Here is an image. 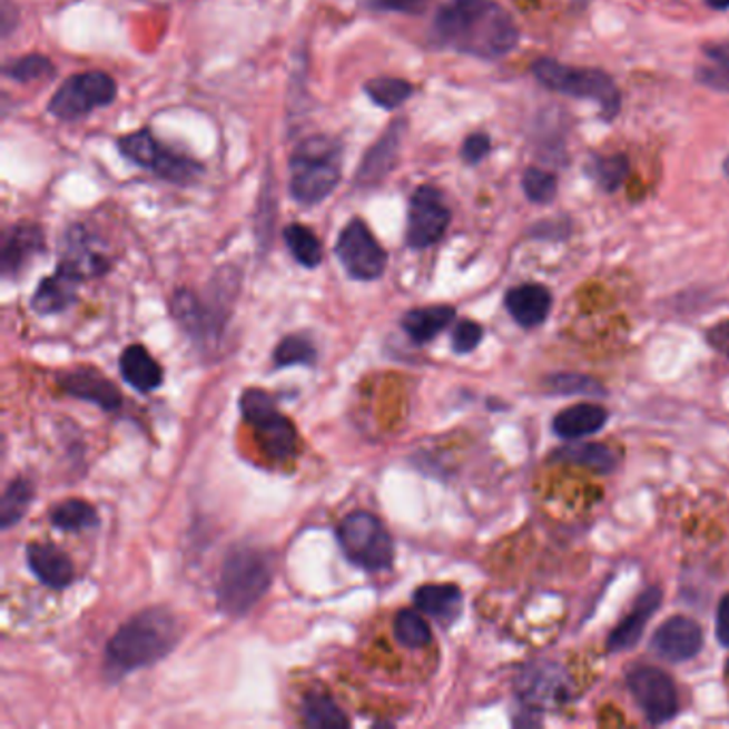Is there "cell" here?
<instances>
[{
	"instance_id": "1",
	"label": "cell",
	"mask_w": 729,
	"mask_h": 729,
	"mask_svg": "<svg viewBox=\"0 0 729 729\" xmlns=\"http://www.w3.org/2000/svg\"><path fill=\"white\" fill-rule=\"evenodd\" d=\"M434 35L460 55L496 60L520 41L512 16L496 0H450L434 18Z\"/></svg>"
},
{
	"instance_id": "2",
	"label": "cell",
	"mask_w": 729,
	"mask_h": 729,
	"mask_svg": "<svg viewBox=\"0 0 729 729\" xmlns=\"http://www.w3.org/2000/svg\"><path fill=\"white\" fill-rule=\"evenodd\" d=\"M180 640V624L162 608H148L125 622L106 650L109 672L127 674L167 657Z\"/></svg>"
},
{
	"instance_id": "3",
	"label": "cell",
	"mask_w": 729,
	"mask_h": 729,
	"mask_svg": "<svg viewBox=\"0 0 729 729\" xmlns=\"http://www.w3.org/2000/svg\"><path fill=\"white\" fill-rule=\"evenodd\" d=\"M272 561L268 554L255 548L234 550L220 569L218 578V608L229 617L248 614L270 591Z\"/></svg>"
},
{
	"instance_id": "4",
	"label": "cell",
	"mask_w": 729,
	"mask_h": 729,
	"mask_svg": "<svg viewBox=\"0 0 729 729\" xmlns=\"http://www.w3.org/2000/svg\"><path fill=\"white\" fill-rule=\"evenodd\" d=\"M341 144L327 137H311L297 146L289 159V190L297 204L315 206L334 193L341 183Z\"/></svg>"
},
{
	"instance_id": "5",
	"label": "cell",
	"mask_w": 729,
	"mask_h": 729,
	"mask_svg": "<svg viewBox=\"0 0 729 729\" xmlns=\"http://www.w3.org/2000/svg\"><path fill=\"white\" fill-rule=\"evenodd\" d=\"M535 78L550 90L573 99H593L605 118H614L621 109V92L614 80L599 69L569 67L552 58H540L533 65Z\"/></svg>"
},
{
	"instance_id": "6",
	"label": "cell",
	"mask_w": 729,
	"mask_h": 729,
	"mask_svg": "<svg viewBox=\"0 0 729 729\" xmlns=\"http://www.w3.org/2000/svg\"><path fill=\"white\" fill-rule=\"evenodd\" d=\"M244 422L255 431L262 450L276 462H287L297 454L299 436L294 422L280 413L276 401L259 387L244 390L240 396Z\"/></svg>"
},
{
	"instance_id": "7",
	"label": "cell",
	"mask_w": 729,
	"mask_h": 729,
	"mask_svg": "<svg viewBox=\"0 0 729 729\" xmlns=\"http://www.w3.org/2000/svg\"><path fill=\"white\" fill-rule=\"evenodd\" d=\"M338 543L353 565L385 571L394 563V540L375 513L352 512L338 524Z\"/></svg>"
},
{
	"instance_id": "8",
	"label": "cell",
	"mask_w": 729,
	"mask_h": 729,
	"mask_svg": "<svg viewBox=\"0 0 729 729\" xmlns=\"http://www.w3.org/2000/svg\"><path fill=\"white\" fill-rule=\"evenodd\" d=\"M118 150L129 161L155 171L159 178L167 183H174V185H189L204 174V167L199 162L162 146L161 141L148 129L120 137Z\"/></svg>"
},
{
	"instance_id": "9",
	"label": "cell",
	"mask_w": 729,
	"mask_h": 729,
	"mask_svg": "<svg viewBox=\"0 0 729 729\" xmlns=\"http://www.w3.org/2000/svg\"><path fill=\"white\" fill-rule=\"evenodd\" d=\"M118 95V86L108 73L104 71H88L71 76L56 90L48 111L58 120L76 122L88 116L92 109L108 108Z\"/></svg>"
},
{
	"instance_id": "10",
	"label": "cell",
	"mask_w": 729,
	"mask_h": 729,
	"mask_svg": "<svg viewBox=\"0 0 729 729\" xmlns=\"http://www.w3.org/2000/svg\"><path fill=\"white\" fill-rule=\"evenodd\" d=\"M336 255L347 274L357 280H377L387 266V253L359 218H353L341 231Z\"/></svg>"
},
{
	"instance_id": "11",
	"label": "cell",
	"mask_w": 729,
	"mask_h": 729,
	"mask_svg": "<svg viewBox=\"0 0 729 729\" xmlns=\"http://www.w3.org/2000/svg\"><path fill=\"white\" fill-rule=\"evenodd\" d=\"M450 220H452V213L441 190L434 187H420L408 201L406 244L415 250L433 246L445 236Z\"/></svg>"
},
{
	"instance_id": "12",
	"label": "cell",
	"mask_w": 729,
	"mask_h": 729,
	"mask_svg": "<svg viewBox=\"0 0 729 729\" xmlns=\"http://www.w3.org/2000/svg\"><path fill=\"white\" fill-rule=\"evenodd\" d=\"M627 684L644 717L652 726L668 723L678 712V696H676L672 678L657 668H636L627 676Z\"/></svg>"
},
{
	"instance_id": "13",
	"label": "cell",
	"mask_w": 729,
	"mask_h": 729,
	"mask_svg": "<svg viewBox=\"0 0 729 729\" xmlns=\"http://www.w3.org/2000/svg\"><path fill=\"white\" fill-rule=\"evenodd\" d=\"M108 253L104 250V243L95 238L86 227L76 225L67 229L62 244H60V264L58 268L71 272L76 278L88 280L99 278L109 270Z\"/></svg>"
},
{
	"instance_id": "14",
	"label": "cell",
	"mask_w": 729,
	"mask_h": 729,
	"mask_svg": "<svg viewBox=\"0 0 729 729\" xmlns=\"http://www.w3.org/2000/svg\"><path fill=\"white\" fill-rule=\"evenodd\" d=\"M702 647L703 633L700 624L687 617H674L663 622L650 642V649L654 654L672 663L693 659Z\"/></svg>"
},
{
	"instance_id": "15",
	"label": "cell",
	"mask_w": 729,
	"mask_h": 729,
	"mask_svg": "<svg viewBox=\"0 0 729 729\" xmlns=\"http://www.w3.org/2000/svg\"><path fill=\"white\" fill-rule=\"evenodd\" d=\"M58 383L65 394L101 406L104 411H116L122 405V396L116 385L95 368H76L60 375Z\"/></svg>"
},
{
	"instance_id": "16",
	"label": "cell",
	"mask_w": 729,
	"mask_h": 729,
	"mask_svg": "<svg viewBox=\"0 0 729 729\" xmlns=\"http://www.w3.org/2000/svg\"><path fill=\"white\" fill-rule=\"evenodd\" d=\"M518 691L520 700L533 708L550 706L565 696V676L556 666L548 663H533L522 670L518 678Z\"/></svg>"
},
{
	"instance_id": "17",
	"label": "cell",
	"mask_w": 729,
	"mask_h": 729,
	"mask_svg": "<svg viewBox=\"0 0 729 729\" xmlns=\"http://www.w3.org/2000/svg\"><path fill=\"white\" fill-rule=\"evenodd\" d=\"M403 134H405V122L398 120L366 152L364 162L357 167V176H355V183L357 185H362V187H375V185H378L392 171V167L396 165V159H398V152H401Z\"/></svg>"
},
{
	"instance_id": "18",
	"label": "cell",
	"mask_w": 729,
	"mask_h": 729,
	"mask_svg": "<svg viewBox=\"0 0 729 729\" xmlns=\"http://www.w3.org/2000/svg\"><path fill=\"white\" fill-rule=\"evenodd\" d=\"M28 568L37 580L55 591H62L73 582L71 559L52 543H30L27 548Z\"/></svg>"
},
{
	"instance_id": "19",
	"label": "cell",
	"mask_w": 729,
	"mask_h": 729,
	"mask_svg": "<svg viewBox=\"0 0 729 729\" xmlns=\"http://www.w3.org/2000/svg\"><path fill=\"white\" fill-rule=\"evenodd\" d=\"M46 246V238L39 225L22 223L16 225L2 240L0 248V268L4 276H13L27 268L28 262L39 255Z\"/></svg>"
},
{
	"instance_id": "20",
	"label": "cell",
	"mask_w": 729,
	"mask_h": 729,
	"mask_svg": "<svg viewBox=\"0 0 729 729\" xmlns=\"http://www.w3.org/2000/svg\"><path fill=\"white\" fill-rule=\"evenodd\" d=\"M661 589L650 587L649 591H644L642 597L638 599L636 608L631 610L629 617H624V621L617 624V629L610 633L608 638V650L610 652H621V650L633 649L638 644V640L642 638L647 624H649L654 610L661 605Z\"/></svg>"
},
{
	"instance_id": "21",
	"label": "cell",
	"mask_w": 729,
	"mask_h": 729,
	"mask_svg": "<svg viewBox=\"0 0 729 729\" xmlns=\"http://www.w3.org/2000/svg\"><path fill=\"white\" fill-rule=\"evenodd\" d=\"M505 306L510 311L515 324L522 327H535L543 324L550 308H552V294L543 285H520L510 289L505 296Z\"/></svg>"
},
{
	"instance_id": "22",
	"label": "cell",
	"mask_w": 729,
	"mask_h": 729,
	"mask_svg": "<svg viewBox=\"0 0 729 729\" xmlns=\"http://www.w3.org/2000/svg\"><path fill=\"white\" fill-rule=\"evenodd\" d=\"M80 283V278H76L71 272L58 268L52 276L43 278L41 285L37 287L30 302L32 311H37L39 315H56L67 311L78 297Z\"/></svg>"
},
{
	"instance_id": "23",
	"label": "cell",
	"mask_w": 729,
	"mask_h": 729,
	"mask_svg": "<svg viewBox=\"0 0 729 729\" xmlns=\"http://www.w3.org/2000/svg\"><path fill=\"white\" fill-rule=\"evenodd\" d=\"M454 317H456V311L445 304L413 308L403 317V329L413 343L424 345V343L434 341L447 325L454 322Z\"/></svg>"
},
{
	"instance_id": "24",
	"label": "cell",
	"mask_w": 729,
	"mask_h": 729,
	"mask_svg": "<svg viewBox=\"0 0 729 729\" xmlns=\"http://www.w3.org/2000/svg\"><path fill=\"white\" fill-rule=\"evenodd\" d=\"M120 373L137 392H152L162 383L159 362L141 345H131L120 355Z\"/></svg>"
},
{
	"instance_id": "25",
	"label": "cell",
	"mask_w": 729,
	"mask_h": 729,
	"mask_svg": "<svg viewBox=\"0 0 729 729\" xmlns=\"http://www.w3.org/2000/svg\"><path fill=\"white\" fill-rule=\"evenodd\" d=\"M605 422H608V411L603 406L582 403L561 411L554 417L552 428L561 439H582L599 433L605 426Z\"/></svg>"
},
{
	"instance_id": "26",
	"label": "cell",
	"mask_w": 729,
	"mask_h": 729,
	"mask_svg": "<svg viewBox=\"0 0 729 729\" xmlns=\"http://www.w3.org/2000/svg\"><path fill=\"white\" fill-rule=\"evenodd\" d=\"M415 608L439 621H454L462 605V593L456 584H426L413 594Z\"/></svg>"
},
{
	"instance_id": "27",
	"label": "cell",
	"mask_w": 729,
	"mask_h": 729,
	"mask_svg": "<svg viewBox=\"0 0 729 729\" xmlns=\"http://www.w3.org/2000/svg\"><path fill=\"white\" fill-rule=\"evenodd\" d=\"M552 456L556 462L587 466L597 473H612L619 466V456L601 443H569L556 450Z\"/></svg>"
},
{
	"instance_id": "28",
	"label": "cell",
	"mask_w": 729,
	"mask_h": 729,
	"mask_svg": "<svg viewBox=\"0 0 729 729\" xmlns=\"http://www.w3.org/2000/svg\"><path fill=\"white\" fill-rule=\"evenodd\" d=\"M302 723L306 728H349L345 710L324 693H308L302 700Z\"/></svg>"
},
{
	"instance_id": "29",
	"label": "cell",
	"mask_w": 729,
	"mask_h": 729,
	"mask_svg": "<svg viewBox=\"0 0 729 729\" xmlns=\"http://www.w3.org/2000/svg\"><path fill=\"white\" fill-rule=\"evenodd\" d=\"M50 522L60 531H83V529H95L99 524V513L97 510L81 501V499H69L58 503L55 510L50 512Z\"/></svg>"
},
{
	"instance_id": "30",
	"label": "cell",
	"mask_w": 729,
	"mask_h": 729,
	"mask_svg": "<svg viewBox=\"0 0 729 729\" xmlns=\"http://www.w3.org/2000/svg\"><path fill=\"white\" fill-rule=\"evenodd\" d=\"M32 499H35V490L24 477H16L9 486L4 487L2 501H0L2 529H11L13 524H18L27 515Z\"/></svg>"
},
{
	"instance_id": "31",
	"label": "cell",
	"mask_w": 729,
	"mask_h": 729,
	"mask_svg": "<svg viewBox=\"0 0 729 729\" xmlns=\"http://www.w3.org/2000/svg\"><path fill=\"white\" fill-rule=\"evenodd\" d=\"M285 243L287 248L292 250V255L296 257L297 264L304 268H317L324 259V248L319 238L304 225H289L285 231Z\"/></svg>"
},
{
	"instance_id": "32",
	"label": "cell",
	"mask_w": 729,
	"mask_h": 729,
	"mask_svg": "<svg viewBox=\"0 0 729 729\" xmlns=\"http://www.w3.org/2000/svg\"><path fill=\"white\" fill-rule=\"evenodd\" d=\"M394 638L406 649H424L433 642V631L415 610H401L394 617Z\"/></svg>"
},
{
	"instance_id": "33",
	"label": "cell",
	"mask_w": 729,
	"mask_h": 729,
	"mask_svg": "<svg viewBox=\"0 0 729 729\" xmlns=\"http://www.w3.org/2000/svg\"><path fill=\"white\" fill-rule=\"evenodd\" d=\"M317 362V349L313 345L311 338L302 336V334H289L285 336L278 347L274 349V366L276 368H285V366H296V364H304V366H313Z\"/></svg>"
},
{
	"instance_id": "34",
	"label": "cell",
	"mask_w": 729,
	"mask_h": 729,
	"mask_svg": "<svg viewBox=\"0 0 729 729\" xmlns=\"http://www.w3.org/2000/svg\"><path fill=\"white\" fill-rule=\"evenodd\" d=\"M366 95L378 108L394 109L413 95V86L401 78H375L366 83Z\"/></svg>"
},
{
	"instance_id": "35",
	"label": "cell",
	"mask_w": 729,
	"mask_h": 729,
	"mask_svg": "<svg viewBox=\"0 0 729 729\" xmlns=\"http://www.w3.org/2000/svg\"><path fill=\"white\" fill-rule=\"evenodd\" d=\"M55 73V67L52 62L41 55H28L20 60H13L4 67V76L11 78V80L22 81V83H28V81L39 80V78H48Z\"/></svg>"
},
{
	"instance_id": "36",
	"label": "cell",
	"mask_w": 729,
	"mask_h": 729,
	"mask_svg": "<svg viewBox=\"0 0 729 729\" xmlns=\"http://www.w3.org/2000/svg\"><path fill=\"white\" fill-rule=\"evenodd\" d=\"M522 187H524V193H526V197L531 201L550 204L556 197L559 183H556V178L552 174L538 169V167H531V169H526V174L522 178Z\"/></svg>"
},
{
	"instance_id": "37",
	"label": "cell",
	"mask_w": 729,
	"mask_h": 729,
	"mask_svg": "<svg viewBox=\"0 0 729 729\" xmlns=\"http://www.w3.org/2000/svg\"><path fill=\"white\" fill-rule=\"evenodd\" d=\"M627 171H629V161H627V157L614 155V157H605V159L594 161L591 176H593L594 180L599 183L601 189L612 193V190H617L621 187L622 180L627 178Z\"/></svg>"
},
{
	"instance_id": "38",
	"label": "cell",
	"mask_w": 729,
	"mask_h": 729,
	"mask_svg": "<svg viewBox=\"0 0 729 729\" xmlns=\"http://www.w3.org/2000/svg\"><path fill=\"white\" fill-rule=\"evenodd\" d=\"M708 58L712 60V67H703L700 80L717 90H729V46L710 48Z\"/></svg>"
},
{
	"instance_id": "39",
	"label": "cell",
	"mask_w": 729,
	"mask_h": 729,
	"mask_svg": "<svg viewBox=\"0 0 729 729\" xmlns=\"http://www.w3.org/2000/svg\"><path fill=\"white\" fill-rule=\"evenodd\" d=\"M548 385L554 394H597V396L603 394L601 385L594 383L593 378L584 377V375H571V373L550 378Z\"/></svg>"
},
{
	"instance_id": "40",
	"label": "cell",
	"mask_w": 729,
	"mask_h": 729,
	"mask_svg": "<svg viewBox=\"0 0 729 729\" xmlns=\"http://www.w3.org/2000/svg\"><path fill=\"white\" fill-rule=\"evenodd\" d=\"M484 338L482 325L475 322H460L452 336V347L456 353H471Z\"/></svg>"
},
{
	"instance_id": "41",
	"label": "cell",
	"mask_w": 729,
	"mask_h": 729,
	"mask_svg": "<svg viewBox=\"0 0 729 729\" xmlns=\"http://www.w3.org/2000/svg\"><path fill=\"white\" fill-rule=\"evenodd\" d=\"M487 152H490V137L486 134H473V136L464 139L462 159L469 165H477V162L484 161Z\"/></svg>"
},
{
	"instance_id": "42",
	"label": "cell",
	"mask_w": 729,
	"mask_h": 729,
	"mask_svg": "<svg viewBox=\"0 0 729 729\" xmlns=\"http://www.w3.org/2000/svg\"><path fill=\"white\" fill-rule=\"evenodd\" d=\"M368 7L378 11H398V13H422L428 0H366Z\"/></svg>"
},
{
	"instance_id": "43",
	"label": "cell",
	"mask_w": 729,
	"mask_h": 729,
	"mask_svg": "<svg viewBox=\"0 0 729 729\" xmlns=\"http://www.w3.org/2000/svg\"><path fill=\"white\" fill-rule=\"evenodd\" d=\"M717 638L723 647H729V594H726L717 610Z\"/></svg>"
},
{
	"instance_id": "44",
	"label": "cell",
	"mask_w": 729,
	"mask_h": 729,
	"mask_svg": "<svg viewBox=\"0 0 729 729\" xmlns=\"http://www.w3.org/2000/svg\"><path fill=\"white\" fill-rule=\"evenodd\" d=\"M712 9H719V11H723V9H729V0H706Z\"/></svg>"
},
{
	"instance_id": "45",
	"label": "cell",
	"mask_w": 729,
	"mask_h": 729,
	"mask_svg": "<svg viewBox=\"0 0 729 729\" xmlns=\"http://www.w3.org/2000/svg\"><path fill=\"white\" fill-rule=\"evenodd\" d=\"M573 4H578V7H587L591 0H571Z\"/></svg>"
},
{
	"instance_id": "46",
	"label": "cell",
	"mask_w": 729,
	"mask_h": 729,
	"mask_svg": "<svg viewBox=\"0 0 729 729\" xmlns=\"http://www.w3.org/2000/svg\"><path fill=\"white\" fill-rule=\"evenodd\" d=\"M723 171H726V176H729V157L726 159V162H723Z\"/></svg>"
},
{
	"instance_id": "47",
	"label": "cell",
	"mask_w": 729,
	"mask_h": 729,
	"mask_svg": "<svg viewBox=\"0 0 729 729\" xmlns=\"http://www.w3.org/2000/svg\"><path fill=\"white\" fill-rule=\"evenodd\" d=\"M726 678H728L729 680V661H728V666H726Z\"/></svg>"
}]
</instances>
